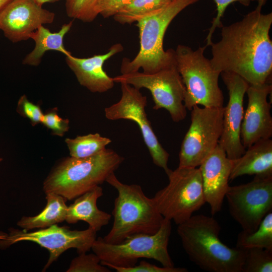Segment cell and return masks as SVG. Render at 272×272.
I'll use <instances>...</instances> for the list:
<instances>
[{
    "label": "cell",
    "mask_w": 272,
    "mask_h": 272,
    "mask_svg": "<svg viewBox=\"0 0 272 272\" xmlns=\"http://www.w3.org/2000/svg\"><path fill=\"white\" fill-rule=\"evenodd\" d=\"M256 1L257 2V5L255 10L261 11L262 8L266 4L267 0H257Z\"/></svg>",
    "instance_id": "cell-34"
},
{
    "label": "cell",
    "mask_w": 272,
    "mask_h": 272,
    "mask_svg": "<svg viewBox=\"0 0 272 272\" xmlns=\"http://www.w3.org/2000/svg\"><path fill=\"white\" fill-rule=\"evenodd\" d=\"M232 166L224 149L218 144L199 166L206 202L214 216L222 210L224 199L230 186Z\"/></svg>",
    "instance_id": "cell-17"
},
{
    "label": "cell",
    "mask_w": 272,
    "mask_h": 272,
    "mask_svg": "<svg viewBox=\"0 0 272 272\" xmlns=\"http://www.w3.org/2000/svg\"><path fill=\"white\" fill-rule=\"evenodd\" d=\"M246 149L242 156L232 160L230 180L245 175L272 176V140H260Z\"/></svg>",
    "instance_id": "cell-19"
},
{
    "label": "cell",
    "mask_w": 272,
    "mask_h": 272,
    "mask_svg": "<svg viewBox=\"0 0 272 272\" xmlns=\"http://www.w3.org/2000/svg\"><path fill=\"white\" fill-rule=\"evenodd\" d=\"M73 22L63 24L57 32H51L48 28L40 26L32 32L29 38L35 42L34 49L24 58L22 63L26 65L37 66L45 53L48 51H56L65 56L71 54L64 45V38L70 31Z\"/></svg>",
    "instance_id": "cell-21"
},
{
    "label": "cell",
    "mask_w": 272,
    "mask_h": 272,
    "mask_svg": "<svg viewBox=\"0 0 272 272\" xmlns=\"http://www.w3.org/2000/svg\"><path fill=\"white\" fill-rule=\"evenodd\" d=\"M121 96L116 103L105 109V115L111 120L126 119L137 123L154 164L162 168L166 174L169 154L163 148L154 133L145 111L147 97L140 90L126 84L120 83Z\"/></svg>",
    "instance_id": "cell-13"
},
{
    "label": "cell",
    "mask_w": 272,
    "mask_h": 272,
    "mask_svg": "<svg viewBox=\"0 0 272 272\" xmlns=\"http://www.w3.org/2000/svg\"><path fill=\"white\" fill-rule=\"evenodd\" d=\"M167 175L168 184L152 198L163 217L178 225L206 203L201 173L197 167L178 166Z\"/></svg>",
    "instance_id": "cell-8"
},
{
    "label": "cell",
    "mask_w": 272,
    "mask_h": 272,
    "mask_svg": "<svg viewBox=\"0 0 272 272\" xmlns=\"http://www.w3.org/2000/svg\"><path fill=\"white\" fill-rule=\"evenodd\" d=\"M124 158L106 148L91 157H68L60 162L43 184L45 194L54 193L73 200L105 182L119 168Z\"/></svg>",
    "instance_id": "cell-3"
},
{
    "label": "cell",
    "mask_w": 272,
    "mask_h": 272,
    "mask_svg": "<svg viewBox=\"0 0 272 272\" xmlns=\"http://www.w3.org/2000/svg\"><path fill=\"white\" fill-rule=\"evenodd\" d=\"M103 194V188L98 185L75 198V201L67 206L65 221L69 224L83 221L96 231L100 230L109 224L111 218V214L97 207V200Z\"/></svg>",
    "instance_id": "cell-20"
},
{
    "label": "cell",
    "mask_w": 272,
    "mask_h": 272,
    "mask_svg": "<svg viewBox=\"0 0 272 272\" xmlns=\"http://www.w3.org/2000/svg\"><path fill=\"white\" fill-rule=\"evenodd\" d=\"M225 197L231 216L242 231L251 233L272 211V176H255L249 182L230 186Z\"/></svg>",
    "instance_id": "cell-11"
},
{
    "label": "cell",
    "mask_w": 272,
    "mask_h": 272,
    "mask_svg": "<svg viewBox=\"0 0 272 272\" xmlns=\"http://www.w3.org/2000/svg\"><path fill=\"white\" fill-rule=\"evenodd\" d=\"M55 14L34 0H11L0 10V30L13 43L29 39L38 27L52 23Z\"/></svg>",
    "instance_id": "cell-15"
},
{
    "label": "cell",
    "mask_w": 272,
    "mask_h": 272,
    "mask_svg": "<svg viewBox=\"0 0 272 272\" xmlns=\"http://www.w3.org/2000/svg\"><path fill=\"white\" fill-rule=\"evenodd\" d=\"M173 0H132L113 17L121 24H130L162 9Z\"/></svg>",
    "instance_id": "cell-23"
},
{
    "label": "cell",
    "mask_w": 272,
    "mask_h": 272,
    "mask_svg": "<svg viewBox=\"0 0 272 272\" xmlns=\"http://www.w3.org/2000/svg\"><path fill=\"white\" fill-rule=\"evenodd\" d=\"M101 260L95 253L79 254L71 261L67 272H110L107 266L100 263Z\"/></svg>",
    "instance_id": "cell-28"
},
{
    "label": "cell",
    "mask_w": 272,
    "mask_h": 272,
    "mask_svg": "<svg viewBox=\"0 0 272 272\" xmlns=\"http://www.w3.org/2000/svg\"><path fill=\"white\" fill-rule=\"evenodd\" d=\"M108 267L115 269L117 272H186L187 269L183 267L158 266L145 260H142L139 264L131 267H123L114 265H108Z\"/></svg>",
    "instance_id": "cell-32"
},
{
    "label": "cell",
    "mask_w": 272,
    "mask_h": 272,
    "mask_svg": "<svg viewBox=\"0 0 272 272\" xmlns=\"http://www.w3.org/2000/svg\"><path fill=\"white\" fill-rule=\"evenodd\" d=\"M220 231L216 219L201 214L192 215L177 228L184 250L199 268L209 272H242L245 249L223 243Z\"/></svg>",
    "instance_id": "cell-2"
},
{
    "label": "cell",
    "mask_w": 272,
    "mask_h": 272,
    "mask_svg": "<svg viewBox=\"0 0 272 272\" xmlns=\"http://www.w3.org/2000/svg\"><path fill=\"white\" fill-rule=\"evenodd\" d=\"M7 234L0 233V240L3 239L6 236Z\"/></svg>",
    "instance_id": "cell-37"
},
{
    "label": "cell",
    "mask_w": 272,
    "mask_h": 272,
    "mask_svg": "<svg viewBox=\"0 0 272 272\" xmlns=\"http://www.w3.org/2000/svg\"><path fill=\"white\" fill-rule=\"evenodd\" d=\"M123 49L120 43L111 46L105 53L80 58L72 54L65 56V61L79 84L93 93H104L111 89L115 82L105 72L103 65L110 57Z\"/></svg>",
    "instance_id": "cell-18"
},
{
    "label": "cell",
    "mask_w": 272,
    "mask_h": 272,
    "mask_svg": "<svg viewBox=\"0 0 272 272\" xmlns=\"http://www.w3.org/2000/svg\"><path fill=\"white\" fill-rule=\"evenodd\" d=\"M221 77L229 93L228 104L224 107L222 132L219 145L227 156L235 160L245 152L241 140V127L244 116L243 99L248 83L231 72H221Z\"/></svg>",
    "instance_id": "cell-14"
},
{
    "label": "cell",
    "mask_w": 272,
    "mask_h": 272,
    "mask_svg": "<svg viewBox=\"0 0 272 272\" xmlns=\"http://www.w3.org/2000/svg\"><path fill=\"white\" fill-rule=\"evenodd\" d=\"M38 5L41 6H42L44 4L46 3H55L61 0H34Z\"/></svg>",
    "instance_id": "cell-35"
},
{
    "label": "cell",
    "mask_w": 272,
    "mask_h": 272,
    "mask_svg": "<svg viewBox=\"0 0 272 272\" xmlns=\"http://www.w3.org/2000/svg\"><path fill=\"white\" fill-rule=\"evenodd\" d=\"M240 248H262L272 250V211L268 213L256 230L251 233L241 231L236 246Z\"/></svg>",
    "instance_id": "cell-25"
},
{
    "label": "cell",
    "mask_w": 272,
    "mask_h": 272,
    "mask_svg": "<svg viewBox=\"0 0 272 272\" xmlns=\"http://www.w3.org/2000/svg\"><path fill=\"white\" fill-rule=\"evenodd\" d=\"M245 249L242 272L272 271V250L262 248Z\"/></svg>",
    "instance_id": "cell-26"
},
{
    "label": "cell",
    "mask_w": 272,
    "mask_h": 272,
    "mask_svg": "<svg viewBox=\"0 0 272 272\" xmlns=\"http://www.w3.org/2000/svg\"><path fill=\"white\" fill-rule=\"evenodd\" d=\"M271 90V83L249 85L247 89L248 104L241 127V142L245 149L272 136L271 106L267 99Z\"/></svg>",
    "instance_id": "cell-16"
},
{
    "label": "cell",
    "mask_w": 272,
    "mask_h": 272,
    "mask_svg": "<svg viewBox=\"0 0 272 272\" xmlns=\"http://www.w3.org/2000/svg\"><path fill=\"white\" fill-rule=\"evenodd\" d=\"M118 192L112 212L113 226L102 239L117 244L127 237L138 233L153 234L160 229L164 218L157 209L153 198L146 196L138 184L122 183L111 174L106 179Z\"/></svg>",
    "instance_id": "cell-4"
},
{
    "label": "cell",
    "mask_w": 272,
    "mask_h": 272,
    "mask_svg": "<svg viewBox=\"0 0 272 272\" xmlns=\"http://www.w3.org/2000/svg\"><path fill=\"white\" fill-rule=\"evenodd\" d=\"M199 0H173L167 6L137 22L140 49L132 60L123 58L121 74L139 71L153 73L170 64L174 59V49L165 50V32L175 17L187 7Z\"/></svg>",
    "instance_id": "cell-5"
},
{
    "label": "cell",
    "mask_w": 272,
    "mask_h": 272,
    "mask_svg": "<svg viewBox=\"0 0 272 272\" xmlns=\"http://www.w3.org/2000/svg\"><path fill=\"white\" fill-rule=\"evenodd\" d=\"M11 0H0V10Z\"/></svg>",
    "instance_id": "cell-36"
},
{
    "label": "cell",
    "mask_w": 272,
    "mask_h": 272,
    "mask_svg": "<svg viewBox=\"0 0 272 272\" xmlns=\"http://www.w3.org/2000/svg\"><path fill=\"white\" fill-rule=\"evenodd\" d=\"M2 160H3L2 158H0V162L2 161Z\"/></svg>",
    "instance_id": "cell-38"
},
{
    "label": "cell",
    "mask_w": 272,
    "mask_h": 272,
    "mask_svg": "<svg viewBox=\"0 0 272 272\" xmlns=\"http://www.w3.org/2000/svg\"><path fill=\"white\" fill-rule=\"evenodd\" d=\"M224 107H193L191 124L181 144L179 167L196 168L219 144Z\"/></svg>",
    "instance_id": "cell-10"
},
{
    "label": "cell",
    "mask_w": 272,
    "mask_h": 272,
    "mask_svg": "<svg viewBox=\"0 0 272 272\" xmlns=\"http://www.w3.org/2000/svg\"><path fill=\"white\" fill-rule=\"evenodd\" d=\"M65 142L71 157L83 158L91 157L106 149L111 140L98 133L79 135L74 139L67 138Z\"/></svg>",
    "instance_id": "cell-24"
},
{
    "label": "cell",
    "mask_w": 272,
    "mask_h": 272,
    "mask_svg": "<svg viewBox=\"0 0 272 272\" xmlns=\"http://www.w3.org/2000/svg\"><path fill=\"white\" fill-rule=\"evenodd\" d=\"M17 110L22 116L29 119L33 125L40 123L42 121L44 114L40 107L29 101L25 95L20 98Z\"/></svg>",
    "instance_id": "cell-31"
},
{
    "label": "cell",
    "mask_w": 272,
    "mask_h": 272,
    "mask_svg": "<svg viewBox=\"0 0 272 272\" xmlns=\"http://www.w3.org/2000/svg\"><path fill=\"white\" fill-rule=\"evenodd\" d=\"M47 203L44 209L33 217H23L18 226L26 231L42 229L63 222L65 220L67 206L62 196L54 193H46Z\"/></svg>",
    "instance_id": "cell-22"
},
{
    "label": "cell",
    "mask_w": 272,
    "mask_h": 272,
    "mask_svg": "<svg viewBox=\"0 0 272 272\" xmlns=\"http://www.w3.org/2000/svg\"><path fill=\"white\" fill-rule=\"evenodd\" d=\"M171 229V221L164 218L155 234H133L117 244L107 243L100 237L91 249L100 259L101 264L106 266L131 267L139 259L145 258L157 260L163 266L174 267L168 250Z\"/></svg>",
    "instance_id": "cell-6"
},
{
    "label": "cell",
    "mask_w": 272,
    "mask_h": 272,
    "mask_svg": "<svg viewBox=\"0 0 272 272\" xmlns=\"http://www.w3.org/2000/svg\"><path fill=\"white\" fill-rule=\"evenodd\" d=\"M272 13L254 10L240 21L221 28V38L212 42L214 68L235 73L250 85L271 83Z\"/></svg>",
    "instance_id": "cell-1"
},
{
    "label": "cell",
    "mask_w": 272,
    "mask_h": 272,
    "mask_svg": "<svg viewBox=\"0 0 272 272\" xmlns=\"http://www.w3.org/2000/svg\"><path fill=\"white\" fill-rule=\"evenodd\" d=\"M41 123L50 129L53 134L59 137H62L70 128L69 119L61 118L56 109L44 114Z\"/></svg>",
    "instance_id": "cell-30"
},
{
    "label": "cell",
    "mask_w": 272,
    "mask_h": 272,
    "mask_svg": "<svg viewBox=\"0 0 272 272\" xmlns=\"http://www.w3.org/2000/svg\"><path fill=\"white\" fill-rule=\"evenodd\" d=\"M257 0H214L216 4L217 15L213 18L212 26L209 30L208 34L206 39L207 47L210 46L213 42L212 40L213 35L217 28H221L223 24L221 19L225 11L229 5L234 2H239L244 6H248L250 3Z\"/></svg>",
    "instance_id": "cell-29"
},
{
    "label": "cell",
    "mask_w": 272,
    "mask_h": 272,
    "mask_svg": "<svg viewBox=\"0 0 272 272\" xmlns=\"http://www.w3.org/2000/svg\"><path fill=\"white\" fill-rule=\"evenodd\" d=\"M98 0H65L68 17L83 22H92L98 15L96 6Z\"/></svg>",
    "instance_id": "cell-27"
},
{
    "label": "cell",
    "mask_w": 272,
    "mask_h": 272,
    "mask_svg": "<svg viewBox=\"0 0 272 272\" xmlns=\"http://www.w3.org/2000/svg\"><path fill=\"white\" fill-rule=\"evenodd\" d=\"M132 0H98L96 11L98 15L107 18L114 16Z\"/></svg>",
    "instance_id": "cell-33"
},
{
    "label": "cell",
    "mask_w": 272,
    "mask_h": 272,
    "mask_svg": "<svg viewBox=\"0 0 272 272\" xmlns=\"http://www.w3.org/2000/svg\"><path fill=\"white\" fill-rule=\"evenodd\" d=\"M96 233L97 231L89 227L84 230H73L57 224L31 232L14 229L10 230L9 234L0 240V246L6 248L24 241L37 243L49 252L48 260L43 269L44 271L69 249L75 248L79 254L89 251L97 238Z\"/></svg>",
    "instance_id": "cell-12"
},
{
    "label": "cell",
    "mask_w": 272,
    "mask_h": 272,
    "mask_svg": "<svg viewBox=\"0 0 272 272\" xmlns=\"http://www.w3.org/2000/svg\"><path fill=\"white\" fill-rule=\"evenodd\" d=\"M113 80L115 83H126L139 90H149L154 102L153 109H166L174 122L186 117L187 109L184 104L186 90L175 58L170 64L155 73L139 71L121 74Z\"/></svg>",
    "instance_id": "cell-9"
},
{
    "label": "cell",
    "mask_w": 272,
    "mask_h": 272,
    "mask_svg": "<svg viewBox=\"0 0 272 272\" xmlns=\"http://www.w3.org/2000/svg\"><path fill=\"white\" fill-rule=\"evenodd\" d=\"M206 47L205 45L193 50L179 44L174 50L177 68L186 90L184 104L190 111L198 105L210 108L223 107L224 96L219 85L221 73L205 56Z\"/></svg>",
    "instance_id": "cell-7"
}]
</instances>
